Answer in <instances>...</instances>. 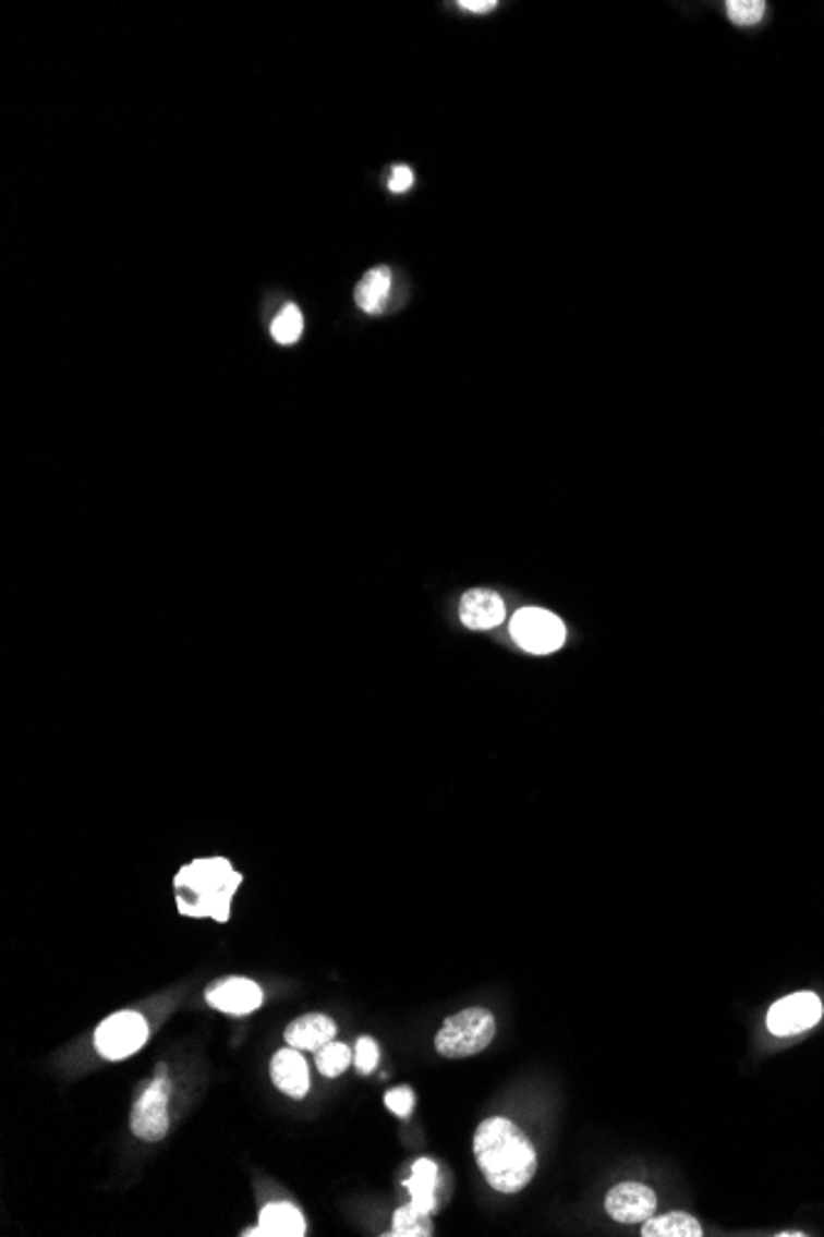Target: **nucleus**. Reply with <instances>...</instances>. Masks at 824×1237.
<instances>
[{
	"instance_id": "nucleus-20",
	"label": "nucleus",
	"mask_w": 824,
	"mask_h": 1237,
	"mask_svg": "<svg viewBox=\"0 0 824 1237\" xmlns=\"http://www.w3.org/2000/svg\"><path fill=\"white\" fill-rule=\"evenodd\" d=\"M763 0H728L726 13L728 21L738 27H753L765 17Z\"/></svg>"
},
{
	"instance_id": "nucleus-18",
	"label": "nucleus",
	"mask_w": 824,
	"mask_h": 1237,
	"mask_svg": "<svg viewBox=\"0 0 824 1237\" xmlns=\"http://www.w3.org/2000/svg\"><path fill=\"white\" fill-rule=\"evenodd\" d=\"M302 331H304V316L296 304H287L284 310L275 316V322H271V337L277 339V343H282V347L296 343L299 337H302Z\"/></svg>"
},
{
	"instance_id": "nucleus-17",
	"label": "nucleus",
	"mask_w": 824,
	"mask_h": 1237,
	"mask_svg": "<svg viewBox=\"0 0 824 1237\" xmlns=\"http://www.w3.org/2000/svg\"><path fill=\"white\" fill-rule=\"evenodd\" d=\"M392 1237H429L433 1235V1221H429V1213L420 1211L415 1205H405V1208H398L396 1217H392Z\"/></svg>"
},
{
	"instance_id": "nucleus-4",
	"label": "nucleus",
	"mask_w": 824,
	"mask_h": 1237,
	"mask_svg": "<svg viewBox=\"0 0 824 1237\" xmlns=\"http://www.w3.org/2000/svg\"><path fill=\"white\" fill-rule=\"evenodd\" d=\"M171 1080L166 1077V1065L156 1067V1077L144 1087L136 1104L131 1106V1131L142 1141L156 1143L168 1133V1102H171Z\"/></svg>"
},
{
	"instance_id": "nucleus-8",
	"label": "nucleus",
	"mask_w": 824,
	"mask_h": 1237,
	"mask_svg": "<svg viewBox=\"0 0 824 1237\" xmlns=\"http://www.w3.org/2000/svg\"><path fill=\"white\" fill-rule=\"evenodd\" d=\"M605 1208L617 1223H644L657 1211V1196L650 1186L620 1184L607 1193Z\"/></svg>"
},
{
	"instance_id": "nucleus-22",
	"label": "nucleus",
	"mask_w": 824,
	"mask_h": 1237,
	"mask_svg": "<svg viewBox=\"0 0 824 1237\" xmlns=\"http://www.w3.org/2000/svg\"><path fill=\"white\" fill-rule=\"evenodd\" d=\"M412 1104H415V1092L410 1087H398V1090H390L386 1094V1106L398 1116H408L412 1112Z\"/></svg>"
},
{
	"instance_id": "nucleus-21",
	"label": "nucleus",
	"mask_w": 824,
	"mask_h": 1237,
	"mask_svg": "<svg viewBox=\"0 0 824 1237\" xmlns=\"http://www.w3.org/2000/svg\"><path fill=\"white\" fill-rule=\"evenodd\" d=\"M378 1057H380V1050H378V1043L373 1038H361L359 1043H355L353 1063L363 1075H368L378 1067Z\"/></svg>"
},
{
	"instance_id": "nucleus-25",
	"label": "nucleus",
	"mask_w": 824,
	"mask_h": 1237,
	"mask_svg": "<svg viewBox=\"0 0 824 1237\" xmlns=\"http://www.w3.org/2000/svg\"><path fill=\"white\" fill-rule=\"evenodd\" d=\"M802 1235H804V1233H798V1230H790V1233H780V1237H802Z\"/></svg>"
},
{
	"instance_id": "nucleus-1",
	"label": "nucleus",
	"mask_w": 824,
	"mask_h": 1237,
	"mask_svg": "<svg viewBox=\"0 0 824 1237\" xmlns=\"http://www.w3.org/2000/svg\"><path fill=\"white\" fill-rule=\"evenodd\" d=\"M474 1156L486 1184L499 1193H519L536 1174V1149L517 1124L492 1116L480 1124L474 1137Z\"/></svg>"
},
{
	"instance_id": "nucleus-24",
	"label": "nucleus",
	"mask_w": 824,
	"mask_h": 1237,
	"mask_svg": "<svg viewBox=\"0 0 824 1237\" xmlns=\"http://www.w3.org/2000/svg\"><path fill=\"white\" fill-rule=\"evenodd\" d=\"M457 5L466 13H492L496 8V0H460Z\"/></svg>"
},
{
	"instance_id": "nucleus-11",
	"label": "nucleus",
	"mask_w": 824,
	"mask_h": 1237,
	"mask_svg": "<svg viewBox=\"0 0 824 1237\" xmlns=\"http://www.w3.org/2000/svg\"><path fill=\"white\" fill-rule=\"evenodd\" d=\"M460 618L466 628L489 630L501 626L504 618H507V608H504V601L494 591H470L462 598Z\"/></svg>"
},
{
	"instance_id": "nucleus-5",
	"label": "nucleus",
	"mask_w": 824,
	"mask_h": 1237,
	"mask_svg": "<svg viewBox=\"0 0 824 1237\" xmlns=\"http://www.w3.org/2000/svg\"><path fill=\"white\" fill-rule=\"evenodd\" d=\"M511 635L533 655H550L566 643V626L558 616L541 608H523L511 620Z\"/></svg>"
},
{
	"instance_id": "nucleus-23",
	"label": "nucleus",
	"mask_w": 824,
	"mask_h": 1237,
	"mask_svg": "<svg viewBox=\"0 0 824 1237\" xmlns=\"http://www.w3.org/2000/svg\"><path fill=\"white\" fill-rule=\"evenodd\" d=\"M412 183H415V173H412V169L405 163H398L388 175L390 193H408L412 189Z\"/></svg>"
},
{
	"instance_id": "nucleus-7",
	"label": "nucleus",
	"mask_w": 824,
	"mask_h": 1237,
	"mask_svg": "<svg viewBox=\"0 0 824 1237\" xmlns=\"http://www.w3.org/2000/svg\"><path fill=\"white\" fill-rule=\"evenodd\" d=\"M820 1020H822V1003L817 995L810 991L792 993L788 998L777 1000L775 1006L767 1010V1028H771V1032L777 1038L798 1035V1032L817 1026Z\"/></svg>"
},
{
	"instance_id": "nucleus-2",
	"label": "nucleus",
	"mask_w": 824,
	"mask_h": 1237,
	"mask_svg": "<svg viewBox=\"0 0 824 1237\" xmlns=\"http://www.w3.org/2000/svg\"><path fill=\"white\" fill-rule=\"evenodd\" d=\"M240 882L242 874L232 870V864L222 858L185 864L173 880L178 911L185 917L215 919V922L225 924Z\"/></svg>"
},
{
	"instance_id": "nucleus-13",
	"label": "nucleus",
	"mask_w": 824,
	"mask_h": 1237,
	"mask_svg": "<svg viewBox=\"0 0 824 1237\" xmlns=\"http://www.w3.org/2000/svg\"><path fill=\"white\" fill-rule=\"evenodd\" d=\"M306 1233L304 1215L292 1203H269L262 1208L259 1227L247 1230L245 1235H267V1237H302Z\"/></svg>"
},
{
	"instance_id": "nucleus-10",
	"label": "nucleus",
	"mask_w": 824,
	"mask_h": 1237,
	"mask_svg": "<svg viewBox=\"0 0 824 1237\" xmlns=\"http://www.w3.org/2000/svg\"><path fill=\"white\" fill-rule=\"evenodd\" d=\"M269 1075L271 1082H275L287 1096H292V1100H302V1096L308 1092V1087H312L306 1059L299 1055V1050L292 1045L279 1050V1053L271 1057Z\"/></svg>"
},
{
	"instance_id": "nucleus-6",
	"label": "nucleus",
	"mask_w": 824,
	"mask_h": 1237,
	"mask_svg": "<svg viewBox=\"0 0 824 1237\" xmlns=\"http://www.w3.org/2000/svg\"><path fill=\"white\" fill-rule=\"evenodd\" d=\"M148 1040V1026L144 1016L134 1010H121L109 1016L95 1032V1045L101 1057L126 1059L138 1053Z\"/></svg>"
},
{
	"instance_id": "nucleus-14",
	"label": "nucleus",
	"mask_w": 824,
	"mask_h": 1237,
	"mask_svg": "<svg viewBox=\"0 0 824 1237\" xmlns=\"http://www.w3.org/2000/svg\"><path fill=\"white\" fill-rule=\"evenodd\" d=\"M392 294V272L388 267H373L355 287V304L365 314H380Z\"/></svg>"
},
{
	"instance_id": "nucleus-15",
	"label": "nucleus",
	"mask_w": 824,
	"mask_h": 1237,
	"mask_svg": "<svg viewBox=\"0 0 824 1237\" xmlns=\"http://www.w3.org/2000/svg\"><path fill=\"white\" fill-rule=\"evenodd\" d=\"M405 1188L410 1190V1201L415 1208L425 1213H433L437 1205V1164L429 1159H420L412 1166V1176L405 1180Z\"/></svg>"
},
{
	"instance_id": "nucleus-3",
	"label": "nucleus",
	"mask_w": 824,
	"mask_h": 1237,
	"mask_svg": "<svg viewBox=\"0 0 824 1237\" xmlns=\"http://www.w3.org/2000/svg\"><path fill=\"white\" fill-rule=\"evenodd\" d=\"M494 1032L496 1022L489 1010L466 1008L445 1020L443 1030L435 1038V1047L443 1057H472L489 1047Z\"/></svg>"
},
{
	"instance_id": "nucleus-12",
	"label": "nucleus",
	"mask_w": 824,
	"mask_h": 1237,
	"mask_svg": "<svg viewBox=\"0 0 824 1237\" xmlns=\"http://www.w3.org/2000/svg\"><path fill=\"white\" fill-rule=\"evenodd\" d=\"M336 1035V1022L324 1016V1012H308V1016L296 1018L292 1026L287 1028L284 1040L287 1045L296 1050H312L318 1053L324 1045H329Z\"/></svg>"
},
{
	"instance_id": "nucleus-9",
	"label": "nucleus",
	"mask_w": 824,
	"mask_h": 1237,
	"mask_svg": "<svg viewBox=\"0 0 824 1237\" xmlns=\"http://www.w3.org/2000/svg\"><path fill=\"white\" fill-rule=\"evenodd\" d=\"M208 1003L228 1016H247L262 1006V989L250 979H225L208 989Z\"/></svg>"
},
{
	"instance_id": "nucleus-16",
	"label": "nucleus",
	"mask_w": 824,
	"mask_h": 1237,
	"mask_svg": "<svg viewBox=\"0 0 824 1237\" xmlns=\"http://www.w3.org/2000/svg\"><path fill=\"white\" fill-rule=\"evenodd\" d=\"M642 1235L644 1237H701V1235H704V1230H701L696 1217H691L687 1213H669V1215H659V1217L652 1215L650 1221H644Z\"/></svg>"
},
{
	"instance_id": "nucleus-19",
	"label": "nucleus",
	"mask_w": 824,
	"mask_h": 1237,
	"mask_svg": "<svg viewBox=\"0 0 824 1237\" xmlns=\"http://www.w3.org/2000/svg\"><path fill=\"white\" fill-rule=\"evenodd\" d=\"M351 1047L343 1045V1043H331L324 1045L322 1050L316 1053V1067L318 1072L324 1077H339L341 1072H346L351 1065Z\"/></svg>"
}]
</instances>
